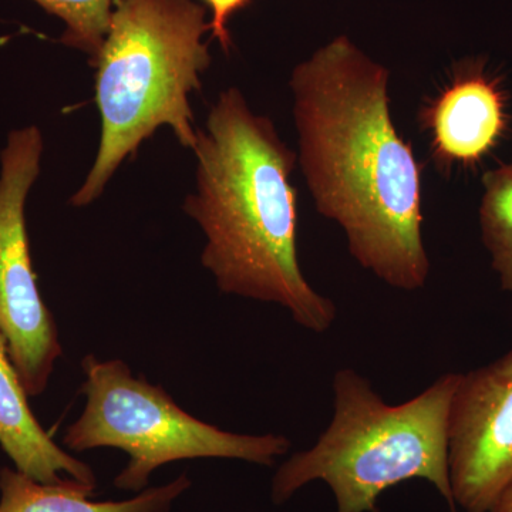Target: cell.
I'll return each mask as SVG.
<instances>
[{"label": "cell", "mask_w": 512, "mask_h": 512, "mask_svg": "<svg viewBox=\"0 0 512 512\" xmlns=\"http://www.w3.org/2000/svg\"><path fill=\"white\" fill-rule=\"evenodd\" d=\"M483 185L478 211L481 238L501 289L512 292V160L485 173Z\"/></svg>", "instance_id": "8fae6325"}, {"label": "cell", "mask_w": 512, "mask_h": 512, "mask_svg": "<svg viewBox=\"0 0 512 512\" xmlns=\"http://www.w3.org/2000/svg\"><path fill=\"white\" fill-rule=\"evenodd\" d=\"M208 32L207 8L195 0H114L94 64L99 148L72 207L100 198L120 165L158 128H171L181 147L194 148L190 96L200 92L201 74L211 64Z\"/></svg>", "instance_id": "3957f363"}, {"label": "cell", "mask_w": 512, "mask_h": 512, "mask_svg": "<svg viewBox=\"0 0 512 512\" xmlns=\"http://www.w3.org/2000/svg\"><path fill=\"white\" fill-rule=\"evenodd\" d=\"M86 406L63 437L73 451L119 448L128 464L114 480L119 490L141 493L151 474L168 463L195 458H228L272 467L291 450L278 434H237L191 416L160 384L134 377L121 360H82Z\"/></svg>", "instance_id": "5b68a950"}, {"label": "cell", "mask_w": 512, "mask_h": 512, "mask_svg": "<svg viewBox=\"0 0 512 512\" xmlns=\"http://www.w3.org/2000/svg\"><path fill=\"white\" fill-rule=\"evenodd\" d=\"M448 466L456 507L490 512L512 483V350L463 375L454 393Z\"/></svg>", "instance_id": "52a82bcc"}, {"label": "cell", "mask_w": 512, "mask_h": 512, "mask_svg": "<svg viewBox=\"0 0 512 512\" xmlns=\"http://www.w3.org/2000/svg\"><path fill=\"white\" fill-rule=\"evenodd\" d=\"M39 127L13 130L0 153V333L29 396L45 392L62 356L56 320L39 288L28 228L26 200L40 174Z\"/></svg>", "instance_id": "8992f818"}, {"label": "cell", "mask_w": 512, "mask_h": 512, "mask_svg": "<svg viewBox=\"0 0 512 512\" xmlns=\"http://www.w3.org/2000/svg\"><path fill=\"white\" fill-rule=\"evenodd\" d=\"M29 394L0 333V446L20 473L42 484L66 481L96 488L92 467L70 456L43 430L28 403Z\"/></svg>", "instance_id": "9c48e42d"}, {"label": "cell", "mask_w": 512, "mask_h": 512, "mask_svg": "<svg viewBox=\"0 0 512 512\" xmlns=\"http://www.w3.org/2000/svg\"><path fill=\"white\" fill-rule=\"evenodd\" d=\"M64 23L60 43L80 50L94 67L110 28L114 0H33Z\"/></svg>", "instance_id": "7c38bea8"}, {"label": "cell", "mask_w": 512, "mask_h": 512, "mask_svg": "<svg viewBox=\"0 0 512 512\" xmlns=\"http://www.w3.org/2000/svg\"><path fill=\"white\" fill-rule=\"evenodd\" d=\"M490 512H512V483L498 497Z\"/></svg>", "instance_id": "5bb4252c"}, {"label": "cell", "mask_w": 512, "mask_h": 512, "mask_svg": "<svg viewBox=\"0 0 512 512\" xmlns=\"http://www.w3.org/2000/svg\"><path fill=\"white\" fill-rule=\"evenodd\" d=\"M461 373H446L423 393L387 404L367 377L343 367L333 376V417L309 450L278 468L271 498L285 504L306 484L323 481L336 512H377L380 495L404 481H429L457 512L448 466L451 403Z\"/></svg>", "instance_id": "277c9868"}, {"label": "cell", "mask_w": 512, "mask_h": 512, "mask_svg": "<svg viewBox=\"0 0 512 512\" xmlns=\"http://www.w3.org/2000/svg\"><path fill=\"white\" fill-rule=\"evenodd\" d=\"M195 191L184 211L204 232L201 264L221 292L288 309L303 329L325 333L338 308L303 275L298 258L295 151L274 121L237 87L220 93L192 148Z\"/></svg>", "instance_id": "7a4b0ae2"}, {"label": "cell", "mask_w": 512, "mask_h": 512, "mask_svg": "<svg viewBox=\"0 0 512 512\" xmlns=\"http://www.w3.org/2000/svg\"><path fill=\"white\" fill-rule=\"evenodd\" d=\"M390 72L339 36L292 70L302 174L316 210L384 284L419 291L430 275L421 165L392 119Z\"/></svg>", "instance_id": "6da1fadb"}, {"label": "cell", "mask_w": 512, "mask_h": 512, "mask_svg": "<svg viewBox=\"0 0 512 512\" xmlns=\"http://www.w3.org/2000/svg\"><path fill=\"white\" fill-rule=\"evenodd\" d=\"M191 487L187 474L171 483L148 488L124 501H92L96 488L66 481L42 484L20 471L0 470V512H170Z\"/></svg>", "instance_id": "30bf717a"}, {"label": "cell", "mask_w": 512, "mask_h": 512, "mask_svg": "<svg viewBox=\"0 0 512 512\" xmlns=\"http://www.w3.org/2000/svg\"><path fill=\"white\" fill-rule=\"evenodd\" d=\"M205 8L210 10V32L212 39H217L221 49L229 53L232 47L231 35H229V19L239 10L248 8L252 0H204Z\"/></svg>", "instance_id": "4fadbf2b"}, {"label": "cell", "mask_w": 512, "mask_h": 512, "mask_svg": "<svg viewBox=\"0 0 512 512\" xmlns=\"http://www.w3.org/2000/svg\"><path fill=\"white\" fill-rule=\"evenodd\" d=\"M420 121L431 134V147L441 167H471L503 138L507 111L497 80L484 73L478 60H468L429 106Z\"/></svg>", "instance_id": "ba28073f"}]
</instances>
